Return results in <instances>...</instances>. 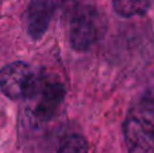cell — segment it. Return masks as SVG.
Segmentation results:
<instances>
[{"label":"cell","instance_id":"2","mask_svg":"<svg viewBox=\"0 0 154 153\" xmlns=\"http://www.w3.org/2000/svg\"><path fill=\"white\" fill-rule=\"evenodd\" d=\"M69 11V42L77 52H87L104 37L107 18L99 7L79 3Z\"/></svg>","mask_w":154,"mask_h":153},{"label":"cell","instance_id":"6","mask_svg":"<svg viewBox=\"0 0 154 153\" xmlns=\"http://www.w3.org/2000/svg\"><path fill=\"white\" fill-rule=\"evenodd\" d=\"M154 0H112L115 12L122 18L142 16L152 8Z\"/></svg>","mask_w":154,"mask_h":153},{"label":"cell","instance_id":"7","mask_svg":"<svg viewBox=\"0 0 154 153\" xmlns=\"http://www.w3.org/2000/svg\"><path fill=\"white\" fill-rule=\"evenodd\" d=\"M56 153H88V142L82 136L70 134L62 141Z\"/></svg>","mask_w":154,"mask_h":153},{"label":"cell","instance_id":"1","mask_svg":"<svg viewBox=\"0 0 154 153\" xmlns=\"http://www.w3.org/2000/svg\"><path fill=\"white\" fill-rule=\"evenodd\" d=\"M127 153H154V95L137 99L123 122Z\"/></svg>","mask_w":154,"mask_h":153},{"label":"cell","instance_id":"3","mask_svg":"<svg viewBox=\"0 0 154 153\" xmlns=\"http://www.w3.org/2000/svg\"><path fill=\"white\" fill-rule=\"evenodd\" d=\"M65 98V87L57 79L43 76L37 92L27 99V119L41 126L50 122L61 108Z\"/></svg>","mask_w":154,"mask_h":153},{"label":"cell","instance_id":"5","mask_svg":"<svg viewBox=\"0 0 154 153\" xmlns=\"http://www.w3.org/2000/svg\"><path fill=\"white\" fill-rule=\"evenodd\" d=\"M61 7V0H30L24 22L27 33L32 39L38 41L45 35L54 14Z\"/></svg>","mask_w":154,"mask_h":153},{"label":"cell","instance_id":"8","mask_svg":"<svg viewBox=\"0 0 154 153\" xmlns=\"http://www.w3.org/2000/svg\"><path fill=\"white\" fill-rule=\"evenodd\" d=\"M62 2V7L68 8V10H70L72 7H75L76 4H79V3H81L82 0H61Z\"/></svg>","mask_w":154,"mask_h":153},{"label":"cell","instance_id":"4","mask_svg":"<svg viewBox=\"0 0 154 153\" xmlns=\"http://www.w3.org/2000/svg\"><path fill=\"white\" fill-rule=\"evenodd\" d=\"M42 72L24 61L7 64L0 69V91L12 100H27L37 92Z\"/></svg>","mask_w":154,"mask_h":153}]
</instances>
